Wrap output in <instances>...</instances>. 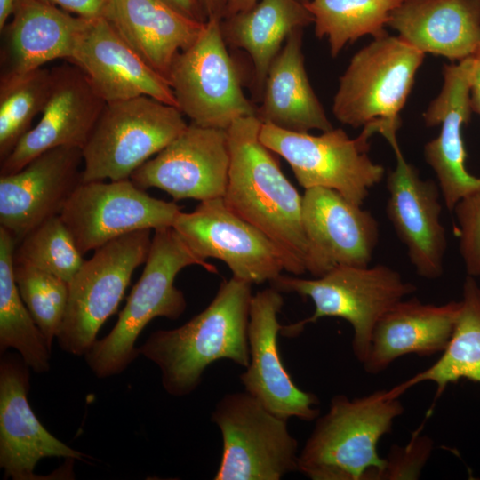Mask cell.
Here are the masks:
<instances>
[{"label":"cell","instance_id":"cell-39","mask_svg":"<svg viewBox=\"0 0 480 480\" xmlns=\"http://www.w3.org/2000/svg\"><path fill=\"white\" fill-rule=\"evenodd\" d=\"M470 99L473 112L480 116V44L471 56Z\"/></svg>","mask_w":480,"mask_h":480},{"label":"cell","instance_id":"cell-27","mask_svg":"<svg viewBox=\"0 0 480 480\" xmlns=\"http://www.w3.org/2000/svg\"><path fill=\"white\" fill-rule=\"evenodd\" d=\"M256 116L263 124L309 132L332 129L307 75L302 52V29L287 37L268 69Z\"/></svg>","mask_w":480,"mask_h":480},{"label":"cell","instance_id":"cell-3","mask_svg":"<svg viewBox=\"0 0 480 480\" xmlns=\"http://www.w3.org/2000/svg\"><path fill=\"white\" fill-rule=\"evenodd\" d=\"M403 412L389 389L333 396L299 452L298 471L311 480H379L385 465L379 442Z\"/></svg>","mask_w":480,"mask_h":480},{"label":"cell","instance_id":"cell-11","mask_svg":"<svg viewBox=\"0 0 480 480\" xmlns=\"http://www.w3.org/2000/svg\"><path fill=\"white\" fill-rule=\"evenodd\" d=\"M211 420L222 437L215 480H279L298 471L299 444L287 420L266 409L246 391L226 394Z\"/></svg>","mask_w":480,"mask_h":480},{"label":"cell","instance_id":"cell-23","mask_svg":"<svg viewBox=\"0 0 480 480\" xmlns=\"http://www.w3.org/2000/svg\"><path fill=\"white\" fill-rule=\"evenodd\" d=\"M12 20L0 30L1 74L25 73L69 60L91 19L41 0H16Z\"/></svg>","mask_w":480,"mask_h":480},{"label":"cell","instance_id":"cell-20","mask_svg":"<svg viewBox=\"0 0 480 480\" xmlns=\"http://www.w3.org/2000/svg\"><path fill=\"white\" fill-rule=\"evenodd\" d=\"M471 56L444 65L440 93L423 113L427 126L440 125V132L426 143L424 156L438 180L445 206L452 212L464 196L480 188V177L466 168L463 128L473 112L470 99Z\"/></svg>","mask_w":480,"mask_h":480},{"label":"cell","instance_id":"cell-12","mask_svg":"<svg viewBox=\"0 0 480 480\" xmlns=\"http://www.w3.org/2000/svg\"><path fill=\"white\" fill-rule=\"evenodd\" d=\"M172 228L200 259L223 261L232 276L252 284L272 282L284 270L300 276L305 267L261 230L238 217L222 198L180 212Z\"/></svg>","mask_w":480,"mask_h":480},{"label":"cell","instance_id":"cell-34","mask_svg":"<svg viewBox=\"0 0 480 480\" xmlns=\"http://www.w3.org/2000/svg\"><path fill=\"white\" fill-rule=\"evenodd\" d=\"M14 278L21 299L51 351L64 320L68 283L49 272L21 264H14Z\"/></svg>","mask_w":480,"mask_h":480},{"label":"cell","instance_id":"cell-8","mask_svg":"<svg viewBox=\"0 0 480 480\" xmlns=\"http://www.w3.org/2000/svg\"><path fill=\"white\" fill-rule=\"evenodd\" d=\"M151 229L134 231L94 250L68 282V300L57 336L60 348L85 356L117 309L134 270L146 262Z\"/></svg>","mask_w":480,"mask_h":480},{"label":"cell","instance_id":"cell-4","mask_svg":"<svg viewBox=\"0 0 480 480\" xmlns=\"http://www.w3.org/2000/svg\"><path fill=\"white\" fill-rule=\"evenodd\" d=\"M198 265L210 273L216 267L200 259L172 227L155 229L142 274L133 286L112 331L86 353L88 366L98 378L121 373L140 355L137 338L157 316L178 319L187 303L174 280L184 268Z\"/></svg>","mask_w":480,"mask_h":480},{"label":"cell","instance_id":"cell-7","mask_svg":"<svg viewBox=\"0 0 480 480\" xmlns=\"http://www.w3.org/2000/svg\"><path fill=\"white\" fill-rule=\"evenodd\" d=\"M187 126L177 107L151 97L107 102L82 149V182L130 179Z\"/></svg>","mask_w":480,"mask_h":480},{"label":"cell","instance_id":"cell-10","mask_svg":"<svg viewBox=\"0 0 480 480\" xmlns=\"http://www.w3.org/2000/svg\"><path fill=\"white\" fill-rule=\"evenodd\" d=\"M220 21L207 20L196 42L175 57L166 79L191 124L227 130L238 118L256 116L257 108L244 93Z\"/></svg>","mask_w":480,"mask_h":480},{"label":"cell","instance_id":"cell-17","mask_svg":"<svg viewBox=\"0 0 480 480\" xmlns=\"http://www.w3.org/2000/svg\"><path fill=\"white\" fill-rule=\"evenodd\" d=\"M283 305L282 292L272 286L252 295L247 332L250 362L239 379L244 391L276 416L316 420L318 397L294 383L279 353L277 337L283 325L277 316Z\"/></svg>","mask_w":480,"mask_h":480},{"label":"cell","instance_id":"cell-16","mask_svg":"<svg viewBox=\"0 0 480 480\" xmlns=\"http://www.w3.org/2000/svg\"><path fill=\"white\" fill-rule=\"evenodd\" d=\"M308 243L306 270L315 277L343 266H369L379 241L373 215L333 189L310 188L302 196Z\"/></svg>","mask_w":480,"mask_h":480},{"label":"cell","instance_id":"cell-19","mask_svg":"<svg viewBox=\"0 0 480 480\" xmlns=\"http://www.w3.org/2000/svg\"><path fill=\"white\" fill-rule=\"evenodd\" d=\"M52 84L37 124L0 162V176L21 170L30 161L59 147L84 148L105 106L86 76L68 61L52 68Z\"/></svg>","mask_w":480,"mask_h":480},{"label":"cell","instance_id":"cell-36","mask_svg":"<svg viewBox=\"0 0 480 480\" xmlns=\"http://www.w3.org/2000/svg\"><path fill=\"white\" fill-rule=\"evenodd\" d=\"M421 428L412 435L404 445H394L387 457L379 480H406L420 478L433 451V440L420 434Z\"/></svg>","mask_w":480,"mask_h":480},{"label":"cell","instance_id":"cell-33","mask_svg":"<svg viewBox=\"0 0 480 480\" xmlns=\"http://www.w3.org/2000/svg\"><path fill=\"white\" fill-rule=\"evenodd\" d=\"M13 261L49 272L68 283L84 260L59 215L41 223L16 244Z\"/></svg>","mask_w":480,"mask_h":480},{"label":"cell","instance_id":"cell-15","mask_svg":"<svg viewBox=\"0 0 480 480\" xmlns=\"http://www.w3.org/2000/svg\"><path fill=\"white\" fill-rule=\"evenodd\" d=\"M380 134L389 142L396 156V166L387 177L388 218L405 245L417 274L426 279L439 278L447 249L445 228L441 222L440 189L434 181L422 180L417 169L406 161L396 130H384Z\"/></svg>","mask_w":480,"mask_h":480},{"label":"cell","instance_id":"cell-40","mask_svg":"<svg viewBox=\"0 0 480 480\" xmlns=\"http://www.w3.org/2000/svg\"><path fill=\"white\" fill-rule=\"evenodd\" d=\"M229 0H200L207 19L223 20Z\"/></svg>","mask_w":480,"mask_h":480},{"label":"cell","instance_id":"cell-22","mask_svg":"<svg viewBox=\"0 0 480 480\" xmlns=\"http://www.w3.org/2000/svg\"><path fill=\"white\" fill-rule=\"evenodd\" d=\"M68 61L84 72L106 102L148 96L177 107L167 79L150 68L103 17L91 19Z\"/></svg>","mask_w":480,"mask_h":480},{"label":"cell","instance_id":"cell-6","mask_svg":"<svg viewBox=\"0 0 480 480\" xmlns=\"http://www.w3.org/2000/svg\"><path fill=\"white\" fill-rule=\"evenodd\" d=\"M383 122L366 124L355 139L341 128L313 135L262 123L260 140L288 163L303 188L333 189L350 203L362 206L371 188L385 175L384 167L368 155L370 139L380 132Z\"/></svg>","mask_w":480,"mask_h":480},{"label":"cell","instance_id":"cell-13","mask_svg":"<svg viewBox=\"0 0 480 480\" xmlns=\"http://www.w3.org/2000/svg\"><path fill=\"white\" fill-rule=\"evenodd\" d=\"M181 208L149 196L130 179L81 182L60 219L84 255L124 235L172 227Z\"/></svg>","mask_w":480,"mask_h":480},{"label":"cell","instance_id":"cell-24","mask_svg":"<svg viewBox=\"0 0 480 480\" xmlns=\"http://www.w3.org/2000/svg\"><path fill=\"white\" fill-rule=\"evenodd\" d=\"M460 308L461 301L435 305L417 298L403 299L376 324L363 364L365 372L380 373L410 354L430 356L442 353L451 341Z\"/></svg>","mask_w":480,"mask_h":480},{"label":"cell","instance_id":"cell-1","mask_svg":"<svg viewBox=\"0 0 480 480\" xmlns=\"http://www.w3.org/2000/svg\"><path fill=\"white\" fill-rule=\"evenodd\" d=\"M252 284L232 276L211 303L183 325L153 332L138 348L155 363L163 387L174 396L192 393L205 370L220 359L246 367Z\"/></svg>","mask_w":480,"mask_h":480},{"label":"cell","instance_id":"cell-35","mask_svg":"<svg viewBox=\"0 0 480 480\" xmlns=\"http://www.w3.org/2000/svg\"><path fill=\"white\" fill-rule=\"evenodd\" d=\"M452 212L458 224L459 249L468 276H480V188L460 199Z\"/></svg>","mask_w":480,"mask_h":480},{"label":"cell","instance_id":"cell-9","mask_svg":"<svg viewBox=\"0 0 480 480\" xmlns=\"http://www.w3.org/2000/svg\"><path fill=\"white\" fill-rule=\"evenodd\" d=\"M425 54L399 36L373 40L351 58L340 77L332 114L353 128L382 120L396 129Z\"/></svg>","mask_w":480,"mask_h":480},{"label":"cell","instance_id":"cell-21","mask_svg":"<svg viewBox=\"0 0 480 480\" xmlns=\"http://www.w3.org/2000/svg\"><path fill=\"white\" fill-rule=\"evenodd\" d=\"M28 368L22 357H1L0 467L13 480L41 479L34 470L43 458H84L47 431L35 415L28 401Z\"/></svg>","mask_w":480,"mask_h":480},{"label":"cell","instance_id":"cell-32","mask_svg":"<svg viewBox=\"0 0 480 480\" xmlns=\"http://www.w3.org/2000/svg\"><path fill=\"white\" fill-rule=\"evenodd\" d=\"M52 84V71L44 67L0 76V162L15 148L44 110Z\"/></svg>","mask_w":480,"mask_h":480},{"label":"cell","instance_id":"cell-26","mask_svg":"<svg viewBox=\"0 0 480 480\" xmlns=\"http://www.w3.org/2000/svg\"><path fill=\"white\" fill-rule=\"evenodd\" d=\"M102 17L165 78L175 57L196 42L205 25L185 17L161 0H107Z\"/></svg>","mask_w":480,"mask_h":480},{"label":"cell","instance_id":"cell-28","mask_svg":"<svg viewBox=\"0 0 480 480\" xmlns=\"http://www.w3.org/2000/svg\"><path fill=\"white\" fill-rule=\"evenodd\" d=\"M313 23V16L300 0H260L246 11L220 21L228 44L244 50L253 64L254 85L262 94L274 59L292 32Z\"/></svg>","mask_w":480,"mask_h":480},{"label":"cell","instance_id":"cell-18","mask_svg":"<svg viewBox=\"0 0 480 480\" xmlns=\"http://www.w3.org/2000/svg\"><path fill=\"white\" fill-rule=\"evenodd\" d=\"M82 149L59 147L17 172L0 176V227L17 244L46 220L59 216L82 182Z\"/></svg>","mask_w":480,"mask_h":480},{"label":"cell","instance_id":"cell-14","mask_svg":"<svg viewBox=\"0 0 480 480\" xmlns=\"http://www.w3.org/2000/svg\"><path fill=\"white\" fill-rule=\"evenodd\" d=\"M230 152L227 130L188 124L130 180L140 188H159L174 200L222 198L227 188Z\"/></svg>","mask_w":480,"mask_h":480},{"label":"cell","instance_id":"cell-42","mask_svg":"<svg viewBox=\"0 0 480 480\" xmlns=\"http://www.w3.org/2000/svg\"><path fill=\"white\" fill-rule=\"evenodd\" d=\"M16 0H0V30L11 17Z\"/></svg>","mask_w":480,"mask_h":480},{"label":"cell","instance_id":"cell-41","mask_svg":"<svg viewBox=\"0 0 480 480\" xmlns=\"http://www.w3.org/2000/svg\"><path fill=\"white\" fill-rule=\"evenodd\" d=\"M259 0H229L224 18L231 16L242 11H246L257 4ZM306 3L308 0H300ZM223 18V19H224Z\"/></svg>","mask_w":480,"mask_h":480},{"label":"cell","instance_id":"cell-5","mask_svg":"<svg viewBox=\"0 0 480 480\" xmlns=\"http://www.w3.org/2000/svg\"><path fill=\"white\" fill-rule=\"evenodd\" d=\"M271 286L281 292L309 298L313 314L303 320L283 325L281 334L299 335L308 324L323 317H339L353 329L352 350L363 364L367 357L373 329L395 304L415 292L396 270L385 266H343L312 279L280 275Z\"/></svg>","mask_w":480,"mask_h":480},{"label":"cell","instance_id":"cell-2","mask_svg":"<svg viewBox=\"0 0 480 480\" xmlns=\"http://www.w3.org/2000/svg\"><path fill=\"white\" fill-rule=\"evenodd\" d=\"M261 124L256 116H244L227 129L230 164L222 199L231 212L261 230L306 268L302 196L282 172L276 154L260 141Z\"/></svg>","mask_w":480,"mask_h":480},{"label":"cell","instance_id":"cell-37","mask_svg":"<svg viewBox=\"0 0 480 480\" xmlns=\"http://www.w3.org/2000/svg\"><path fill=\"white\" fill-rule=\"evenodd\" d=\"M86 19L102 17L107 0H41Z\"/></svg>","mask_w":480,"mask_h":480},{"label":"cell","instance_id":"cell-30","mask_svg":"<svg viewBox=\"0 0 480 480\" xmlns=\"http://www.w3.org/2000/svg\"><path fill=\"white\" fill-rule=\"evenodd\" d=\"M17 242L0 227V351H19L36 372L50 369V349L23 302L14 278L13 253Z\"/></svg>","mask_w":480,"mask_h":480},{"label":"cell","instance_id":"cell-31","mask_svg":"<svg viewBox=\"0 0 480 480\" xmlns=\"http://www.w3.org/2000/svg\"><path fill=\"white\" fill-rule=\"evenodd\" d=\"M403 0H308L304 3L313 16L316 37H327L330 52L336 57L348 43L370 35H388L390 13Z\"/></svg>","mask_w":480,"mask_h":480},{"label":"cell","instance_id":"cell-29","mask_svg":"<svg viewBox=\"0 0 480 480\" xmlns=\"http://www.w3.org/2000/svg\"><path fill=\"white\" fill-rule=\"evenodd\" d=\"M460 312L447 348L430 367L389 388L401 396L412 387L424 381L436 386L435 400L446 387L466 379L480 383V287L474 276H468L463 284Z\"/></svg>","mask_w":480,"mask_h":480},{"label":"cell","instance_id":"cell-38","mask_svg":"<svg viewBox=\"0 0 480 480\" xmlns=\"http://www.w3.org/2000/svg\"><path fill=\"white\" fill-rule=\"evenodd\" d=\"M185 17L199 22H206L207 16L200 0H161Z\"/></svg>","mask_w":480,"mask_h":480},{"label":"cell","instance_id":"cell-25","mask_svg":"<svg viewBox=\"0 0 480 480\" xmlns=\"http://www.w3.org/2000/svg\"><path fill=\"white\" fill-rule=\"evenodd\" d=\"M388 26L422 53L459 62L480 44V0H403Z\"/></svg>","mask_w":480,"mask_h":480}]
</instances>
